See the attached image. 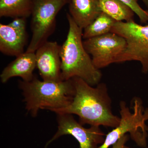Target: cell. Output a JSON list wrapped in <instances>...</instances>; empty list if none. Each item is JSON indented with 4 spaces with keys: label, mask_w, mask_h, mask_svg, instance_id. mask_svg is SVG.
<instances>
[{
    "label": "cell",
    "mask_w": 148,
    "mask_h": 148,
    "mask_svg": "<svg viewBox=\"0 0 148 148\" xmlns=\"http://www.w3.org/2000/svg\"><path fill=\"white\" fill-rule=\"evenodd\" d=\"M98 3L101 11L117 21L128 22L134 20L135 12L120 0H98Z\"/></svg>",
    "instance_id": "obj_14"
},
{
    "label": "cell",
    "mask_w": 148,
    "mask_h": 148,
    "mask_svg": "<svg viewBox=\"0 0 148 148\" xmlns=\"http://www.w3.org/2000/svg\"><path fill=\"white\" fill-rule=\"evenodd\" d=\"M69 14L82 29L90 24L102 12L98 0H70Z\"/></svg>",
    "instance_id": "obj_12"
},
{
    "label": "cell",
    "mask_w": 148,
    "mask_h": 148,
    "mask_svg": "<svg viewBox=\"0 0 148 148\" xmlns=\"http://www.w3.org/2000/svg\"><path fill=\"white\" fill-rule=\"evenodd\" d=\"M26 109L33 117L40 110L54 112L69 106L73 98L75 86L73 79L55 82L41 81L34 76L30 81H19Z\"/></svg>",
    "instance_id": "obj_3"
},
{
    "label": "cell",
    "mask_w": 148,
    "mask_h": 148,
    "mask_svg": "<svg viewBox=\"0 0 148 148\" xmlns=\"http://www.w3.org/2000/svg\"><path fill=\"white\" fill-rule=\"evenodd\" d=\"M129 6L136 14L141 23H148V9H143L138 4V0H120Z\"/></svg>",
    "instance_id": "obj_16"
},
{
    "label": "cell",
    "mask_w": 148,
    "mask_h": 148,
    "mask_svg": "<svg viewBox=\"0 0 148 148\" xmlns=\"http://www.w3.org/2000/svg\"><path fill=\"white\" fill-rule=\"evenodd\" d=\"M83 44L88 53L91 56L94 66L100 70L115 63L117 57L125 47L126 41L123 37L110 32L84 40Z\"/></svg>",
    "instance_id": "obj_8"
},
{
    "label": "cell",
    "mask_w": 148,
    "mask_h": 148,
    "mask_svg": "<svg viewBox=\"0 0 148 148\" xmlns=\"http://www.w3.org/2000/svg\"><path fill=\"white\" fill-rule=\"evenodd\" d=\"M119 124L106 135L104 143L98 148H109L123 135L129 134L135 144L146 147L147 143L148 108H145L140 98H135L131 112L124 101L120 103Z\"/></svg>",
    "instance_id": "obj_4"
},
{
    "label": "cell",
    "mask_w": 148,
    "mask_h": 148,
    "mask_svg": "<svg viewBox=\"0 0 148 148\" xmlns=\"http://www.w3.org/2000/svg\"><path fill=\"white\" fill-rule=\"evenodd\" d=\"M36 68V53L26 51L16 56L3 69L0 75L1 82L5 83L14 77H19L24 81H30L35 76L34 71Z\"/></svg>",
    "instance_id": "obj_11"
},
{
    "label": "cell",
    "mask_w": 148,
    "mask_h": 148,
    "mask_svg": "<svg viewBox=\"0 0 148 148\" xmlns=\"http://www.w3.org/2000/svg\"><path fill=\"white\" fill-rule=\"evenodd\" d=\"M60 49L61 45L56 42L47 41L35 52L36 68L43 80L62 81Z\"/></svg>",
    "instance_id": "obj_10"
},
{
    "label": "cell",
    "mask_w": 148,
    "mask_h": 148,
    "mask_svg": "<svg viewBox=\"0 0 148 148\" xmlns=\"http://www.w3.org/2000/svg\"><path fill=\"white\" fill-rule=\"evenodd\" d=\"M69 2L70 0H34L31 15L32 36L26 51L35 52L47 41L55 29L56 16Z\"/></svg>",
    "instance_id": "obj_6"
},
{
    "label": "cell",
    "mask_w": 148,
    "mask_h": 148,
    "mask_svg": "<svg viewBox=\"0 0 148 148\" xmlns=\"http://www.w3.org/2000/svg\"><path fill=\"white\" fill-rule=\"evenodd\" d=\"M124 148H132L129 147H127V146H125V147Z\"/></svg>",
    "instance_id": "obj_19"
},
{
    "label": "cell",
    "mask_w": 148,
    "mask_h": 148,
    "mask_svg": "<svg viewBox=\"0 0 148 148\" xmlns=\"http://www.w3.org/2000/svg\"><path fill=\"white\" fill-rule=\"evenodd\" d=\"M58 130L56 133L46 144L47 148L49 144L58 138L66 135L73 136L79 144V148H98L105 141L106 134L100 126L84 127L79 122L74 119L73 115L57 114Z\"/></svg>",
    "instance_id": "obj_7"
},
{
    "label": "cell",
    "mask_w": 148,
    "mask_h": 148,
    "mask_svg": "<svg viewBox=\"0 0 148 148\" xmlns=\"http://www.w3.org/2000/svg\"><path fill=\"white\" fill-rule=\"evenodd\" d=\"M69 30L66 40L60 49L62 80L78 77L90 85L100 83L102 74L94 66L92 58L84 47L83 30L67 14Z\"/></svg>",
    "instance_id": "obj_2"
},
{
    "label": "cell",
    "mask_w": 148,
    "mask_h": 148,
    "mask_svg": "<svg viewBox=\"0 0 148 148\" xmlns=\"http://www.w3.org/2000/svg\"><path fill=\"white\" fill-rule=\"evenodd\" d=\"M72 79L75 88L73 101L69 106L54 112L76 115L83 125L116 127L120 117L112 110V100L107 85L100 83L93 87L79 78Z\"/></svg>",
    "instance_id": "obj_1"
},
{
    "label": "cell",
    "mask_w": 148,
    "mask_h": 148,
    "mask_svg": "<svg viewBox=\"0 0 148 148\" xmlns=\"http://www.w3.org/2000/svg\"><path fill=\"white\" fill-rule=\"evenodd\" d=\"M26 18H15L9 24H0V51L2 53L16 57L24 52L27 40Z\"/></svg>",
    "instance_id": "obj_9"
},
{
    "label": "cell",
    "mask_w": 148,
    "mask_h": 148,
    "mask_svg": "<svg viewBox=\"0 0 148 148\" xmlns=\"http://www.w3.org/2000/svg\"><path fill=\"white\" fill-rule=\"evenodd\" d=\"M129 136L128 134L123 135L119 140L112 145V148H124L125 144L129 140Z\"/></svg>",
    "instance_id": "obj_17"
},
{
    "label": "cell",
    "mask_w": 148,
    "mask_h": 148,
    "mask_svg": "<svg viewBox=\"0 0 148 148\" xmlns=\"http://www.w3.org/2000/svg\"><path fill=\"white\" fill-rule=\"evenodd\" d=\"M111 32L123 37L126 41L124 50L117 57L115 63L137 61L142 65V72L148 73V25L134 21H116Z\"/></svg>",
    "instance_id": "obj_5"
},
{
    "label": "cell",
    "mask_w": 148,
    "mask_h": 148,
    "mask_svg": "<svg viewBox=\"0 0 148 148\" xmlns=\"http://www.w3.org/2000/svg\"><path fill=\"white\" fill-rule=\"evenodd\" d=\"M142 1L148 9V0H142Z\"/></svg>",
    "instance_id": "obj_18"
},
{
    "label": "cell",
    "mask_w": 148,
    "mask_h": 148,
    "mask_svg": "<svg viewBox=\"0 0 148 148\" xmlns=\"http://www.w3.org/2000/svg\"><path fill=\"white\" fill-rule=\"evenodd\" d=\"M116 21L108 14L101 12L94 21L83 29V39H87L110 33Z\"/></svg>",
    "instance_id": "obj_15"
},
{
    "label": "cell",
    "mask_w": 148,
    "mask_h": 148,
    "mask_svg": "<svg viewBox=\"0 0 148 148\" xmlns=\"http://www.w3.org/2000/svg\"><path fill=\"white\" fill-rule=\"evenodd\" d=\"M34 0H0V16L27 18L32 15Z\"/></svg>",
    "instance_id": "obj_13"
}]
</instances>
